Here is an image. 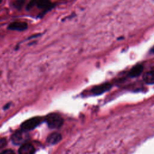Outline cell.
I'll return each instance as SVG.
<instances>
[{"label":"cell","instance_id":"1","mask_svg":"<svg viewBox=\"0 0 154 154\" xmlns=\"http://www.w3.org/2000/svg\"><path fill=\"white\" fill-rule=\"evenodd\" d=\"M46 122L51 128H58L63 124V118L56 113H51L46 117Z\"/></svg>","mask_w":154,"mask_h":154},{"label":"cell","instance_id":"2","mask_svg":"<svg viewBox=\"0 0 154 154\" xmlns=\"http://www.w3.org/2000/svg\"><path fill=\"white\" fill-rule=\"evenodd\" d=\"M29 138V135L26 131L25 130H20L16 132L12 136L11 140L12 142L15 145L23 144L26 143Z\"/></svg>","mask_w":154,"mask_h":154},{"label":"cell","instance_id":"3","mask_svg":"<svg viewBox=\"0 0 154 154\" xmlns=\"http://www.w3.org/2000/svg\"><path fill=\"white\" fill-rule=\"evenodd\" d=\"M35 5L39 8L45 9L46 11L50 10L53 6L50 0H31L26 6V9L29 10Z\"/></svg>","mask_w":154,"mask_h":154},{"label":"cell","instance_id":"4","mask_svg":"<svg viewBox=\"0 0 154 154\" xmlns=\"http://www.w3.org/2000/svg\"><path fill=\"white\" fill-rule=\"evenodd\" d=\"M43 121V119L40 117H35L31 119H29L21 125V128L23 130L28 131L32 130L36 128L39 124H40Z\"/></svg>","mask_w":154,"mask_h":154},{"label":"cell","instance_id":"5","mask_svg":"<svg viewBox=\"0 0 154 154\" xmlns=\"http://www.w3.org/2000/svg\"><path fill=\"white\" fill-rule=\"evenodd\" d=\"M111 88V84L109 83H104L101 85L94 87L92 88L91 92L94 95H99L109 90Z\"/></svg>","mask_w":154,"mask_h":154},{"label":"cell","instance_id":"6","mask_svg":"<svg viewBox=\"0 0 154 154\" xmlns=\"http://www.w3.org/2000/svg\"><path fill=\"white\" fill-rule=\"evenodd\" d=\"M28 24L25 22H13L9 24L8 29L11 30H16L22 31L27 29Z\"/></svg>","mask_w":154,"mask_h":154},{"label":"cell","instance_id":"7","mask_svg":"<svg viewBox=\"0 0 154 154\" xmlns=\"http://www.w3.org/2000/svg\"><path fill=\"white\" fill-rule=\"evenodd\" d=\"M35 149L34 146L29 143H25L21 146L19 149V154H34Z\"/></svg>","mask_w":154,"mask_h":154},{"label":"cell","instance_id":"8","mask_svg":"<svg viewBox=\"0 0 154 154\" xmlns=\"http://www.w3.org/2000/svg\"><path fill=\"white\" fill-rule=\"evenodd\" d=\"M61 140V135L58 132L51 134L47 138V141L50 144H57Z\"/></svg>","mask_w":154,"mask_h":154},{"label":"cell","instance_id":"9","mask_svg":"<svg viewBox=\"0 0 154 154\" xmlns=\"http://www.w3.org/2000/svg\"><path fill=\"white\" fill-rule=\"evenodd\" d=\"M143 70V66L142 65H140V64L137 65V66L133 67L131 69V70L129 73V75L132 78L137 77L140 75H141Z\"/></svg>","mask_w":154,"mask_h":154},{"label":"cell","instance_id":"10","mask_svg":"<svg viewBox=\"0 0 154 154\" xmlns=\"http://www.w3.org/2000/svg\"><path fill=\"white\" fill-rule=\"evenodd\" d=\"M143 79L147 84H154V69L146 72L143 75Z\"/></svg>","mask_w":154,"mask_h":154},{"label":"cell","instance_id":"11","mask_svg":"<svg viewBox=\"0 0 154 154\" xmlns=\"http://www.w3.org/2000/svg\"><path fill=\"white\" fill-rule=\"evenodd\" d=\"M25 2V0H17L13 2V5L14 6V8L18 10H20L23 7Z\"/></svg>","mask_w":154,"mask_h":154},{"label":"cell","instance_id":"12","mask_svg":"<svg viewBox=\"0 0 154 154\" xmlns=\"http://www.w3.org/2000/svg\"><path fill=\"white\" fill-rule=\"evenodd\" d=\"M7 144V140L5 138H2L0 140V149L4 148Z\"/></svg>","mask_w":154,"mask_h":154},{"label":"cell","instance_id":"13","mask_svg":"<svg viewBox=\"0 0 154 154\" xmlns=\"http://www.w3.org/2000/svg\"><path fill=\"white\" fill-rule=\"evenodd\" d=\"M0 154H15V153H14L12 150L8 149V150H4V151H3L2 152H1Z\"/></svg>","mask_w":154,"mask_h":154},{"label":"cell","instance_id":"14","mask_svg":"<svg viewBox=\"0 0 154 154\" xmlns=\"http://www.w3.org/2000/svg\"><path fill=\"white\" fill-rule=\"evenodd\" d=\"M150 52H151L152 54H154V46L151 49V50H150Z\"/></svg>","mask_w":154,"mask_h":154},{"label":"cell","instance_id":"15","mask_svg":"<svg viewBox=\"0 0 154 154\" xmlns=\"http://www.w3.org/2000/svg\"><path fill=\"white\" fill-rule=\"evenodd\" d=\"M2 0H0V4L2 2Z\"/></svg>","mask_w":154,"mask_h":154}]
</instances>
